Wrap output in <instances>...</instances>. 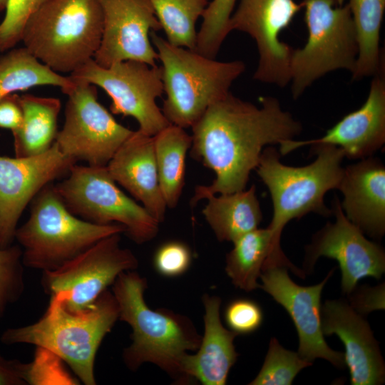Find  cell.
<instances>
[{"label":"cell","instance_id":"1","mask_svg":"<svg viewBox=\"0 0 385 385\" xmlns=\"http://www.w3.org/2000/svg\"><path fill=\"white\" fill-rule=\"evenodd\" d=\"M258 107L230 92L191 127V156L215 174L210 185L195 188L191 206L210 195L245 190L264 148L301 133V123L277 98L262 97Z\"/></svg>","mask_w":385,"mask_h":385},{"label":"cell","instance_id":"2","mask_svg":"<svg viewBox=\"0 0 385 385\" xmlns=\"http://www.w3.org/2000/svg\"><path fill=\"white\" fill-rule=\"evenodd\" d=\"M147 287V279L135 270L121 273L113 284L119 319L132 329V342L123 349V361L131 371L153 364L176 382L186 384L183 361L197 349L202 336L188 317L150 308L144 298Z\"/></svg>","mask_w":385,"mask_h":385},{"label":"cell","instance_id":"3","mask_svg":"<svg viewBox=\"0 0 385 385\" xmlns=\"http://www.w3.org/2000/svg\"><path fill=\"white\" fill-rule=\"evenodd\" d=\"M118 319V304L108 289L90 307L78 311L67 309L59 297L51 296L41 319L6 329L0 340L6 345L28 344L45 350L65 362L84 384L94 385L98 349Z\"/></svg>","mask_w":385,"mask_h":385},{"label":"cell","instance_id":"4","mask_svg":"<svg viewBox=\"0 0 385 385\" xmlns=\"http://www.w3.org/2000/svg\"><path fill=\"white\" fill-rule=\"evenodd\" d=\"M316 159L309 165L293 167L283 164L275 148L267 146L261 154L257 173L271 195L273 214L268 225L272 237V264L291 270L295 266L280 247L282 232L292 220L315 212L333 215L324 201L326 193L337 189L344 168V154L339 148L329 145H311Z\"/></svg>","mask_w":385,"mask_h":385},{"label":"cell","instance_id":"5","mask_svg":"<svg viewBox=\"0 0 385 385\" xmlns=\"http://www.w3.org/2000/svg\"><path fill=\"white\" fill-rule=\"evenodd\" d=\"M150 37L162 64L166 98L161 111L170 124L183 128L192 127L212 104L228 94L245 71L242 61H218L173 46L154 31Z\"/></svg>","mask_w":385,"mask_h":385},{"label":"cell","instance_id":"6","mask_svg":"<svg viewBox=\"0 0 385 385\" xmlns=\"http://www.w3.org/2000/svg\"><path fill=\"white\" fill-rule=\"evenodd\" d=\"M102 31L98 0H53L29 17L21 41L53 71L71 73L93 59Z\"/></svg>","mask_w":385,"mask_h":385},{"label":"cell","instance_id":"7","mask_svg":"<svg viewBox=\"0 0 385 385\" xmlns=\"http://www.w3.org/2000/svg\"><path fill=\"white\" fill-rule=\"evenodd\" d=\"M53 184L34 197L27 221L15 234L24 267L42 272L58 269L106 237L125 232L121 225H97L71 213Z\"/></svg>","mask_w":385,"mask_h":385},{"label":"cell","instance_id":"8","mask_svg":"<svg viewBox=\"0 0 385 385\" xmlns=\"http://www.w3.org/2000/svg\"><path fill=\"white\" fill-rule=\"evenodd\" d=\"M307 41L294 49L289 64L291 93L301 96L314 82L332 71L353 72L358 56L355 26L344 0H303Z\"/></svg>","mask_w":385,"mask_h":385},{"label":"cell","instance_id":"9","mask_svg":"<svg viewBox=\"0 0 385 385\" xmlns=\"http://www.w3.org/2000/svg\"><path fill=\"white\" fill-rule=\"evenodd\" d=\"M54 188L68 210L97 225L119 224L133 241L143 244L158 233L159 222L116 185L106 166L75 164Z\"/></svg>","mask_w":385,"mask_h":385},{"label":"cell","instance_id":"10","mask_svg":"<svg viewBox=\"0 0 385 385\" xmlns=\"http://www.w3.org/2000/svg\"><path fill=\"white\" fill-rule=\"evenodd\" d=\"M161 76L160 67L140 61L103 67L91 59L69 76L102 88L111 99L112 113L135 118L138 130L154 136L170 124L156 103L163 93Z\"/></svg>","mask_w":385,"mask_h":385},{"label":"cell","instance_id":"11","mask_svg":"<svg viewBox=\"0 0 385 385\" xmlns=\"http://www.w3.org/2000/svg\"><path fill=\"white\" fill-rule=\"evenodd\" d=\"M73 80V86L66 93L64 123L55 143L76 163L106 166L134 131L117 122L98 102L96 86Z\"/></svg>","mask_w":385,"mask_h":385},{"label":"cell","instance_id":"12","mask_svg":"<svg viewBox=\"0 0 385 385\" xmlns=\"http://www.w3.org/2000/svg\"><path fill=\"white\" fill-rule=\"evenodd\" d=\"M120 234L103 238L56 270L43 272L44 291L71 311L90 307L121 273L138 266L133 252L120 245Z\"/></svg>","mask_w":385,"mask_h":385},{"label":"cell","instance_id":"13","mask_svg":"<svg viewBox=\"0 0 385 385\" xmlns=\"http://www.w3.org/2000/svg\"><path fill=\"white\" fill-rule=\"evenodd\" d=\"M294 0H240L230 20V31L250 35L255 41L259 61L253 78L283 88L290 81L293 48L279 40V34L302 9Z\"/></svg>","mask_w":385,"mask_h":385},{"label":"cell","instance_id":"14","mask_svg":"<svg viewBox=\"0 0 385 385\" xmlns=\"http://www.w3.org/2000/svg\"><path fill=\"white\" fill-rule=\"evenodd\" d=\"M332 212L335 222L327 223L305 248L303 272L305 274L312 272L321 257L334 259L341 270L342 292L350 294L360 279L381 277L385 272V252L346 218L337 196Z\"/></svg>","mask_w":385,"mask_h":385},{"label":"cell","instance_id":"15","mask_svg":"<svg viewBox=\"0 0 385 385\" xmlns=\"http://www.w3.org/2000/svg\"><path fill=\"white\" fill-rule=\"evenodd\" d=\"M76 163L55 142L38 155L0 156V248L13 245L18 222L38 192L66 177Z\"/></svg>","mask_w":385,"mask_h":385},{"label":"cell","instance_id":"16","mask_svg":"<svg viewBox=\"0 0 385 385\" xmlns=\"http://www.w3.org/2000/svg\"><path fill=\"white\" fill-rule=\"evenodd\" d=\"M287 268L275 267L262 272L260 287L290 316L299 337L297 353L307 361L321 358L337 368L345 366L344 352L331 349L324 339L321 321V295L332 269L319 284L301 286L293 282Z\"/></svg>","mask_w":385,"mask_h":385},{"label":"cell","instance_id":"17","mask_svg":"<svg viewBox=\"0 0 385 385\" xmlns=\"http://www.w3.org/2000/svg\"><path fill=\"white\" fill-rule=\"evenodd\" d=\"M103 31L93 60L108 67L125 61L155 66L158 56L150 34L162 29L150 0H98Z\"/></svg>","mask_w":385,"mask_h":385},{"label":"cell","instance_id":"18","mask_svg":"<svg viewBox=\"0 0 385 385\" xmlns=\"http://www.w3.org/2000/svg\"><path fill=\"white\" fill-rule=\"evenodd\" d=\"M385 65L373 76L368 97L357 110L343 117L321 138L280 143L282 155L305 145L339 148L350 159L371 156L385 143Z\"/></svg>","mask_w":385,"mask_h":385},{"label":"cell","instance_id":"19","mask_svg":"<svg viewBox=\"0 0 385 385\" xmlns=\"http://www.w3.org/2000/svg\"><path fill=\"white\" fill-rule=\"evenodd\" d=\"M324 336L336 334L344 345L345 363L352 385H379L385 380V364L368 322L342 299L327 300L321 307Z\"/></svg>","mask_w":385,"mask_h":385},{"label":"cell","instance_id":"20","mask_svg":"<svg viewBox=\"0 0 385 385\" xmlns=\"http://www.w3.org/2000/svg\"><path fill=\"white\" fill-rule=\"evenodd\" d=\"M346 218L364 234L380 239L385 232V167L371 156L344 168L338 188Z\"/></svg>","mask_w":385,"mask_h":385},{"label":"cell","instance_id":"21","mask_svg":"<svg viewBox=\"0 0 385 385\" xmlns=\"http://www.w3.org/2000/svg\"><path fill=\"white\" fill-rule=\"evenodd\" d=\"M106 167L115 183L140 201L153 217L159 223L164 221L168 207L160 185L153 136L134 131Z\"/></svg>","mask_w":385,"mask_h":385},{"label":"cell","instance_id":"22","mask_svg":"<svg viewBox=\"0 0 385 385\" xmlns=\"http://www.w3.org/2000/svg\"><path fill=\"white\" fill-rule=\"evenodd\" d=\"M204 334L195 354H188L183 361L186 384L225 385L238 354L234 339L237 334L226 329L220 315L221 299L215 295L202 297Z\"/></svg>","mask_w":385,"mask_h":385},{"label":"cell","instance_id":"23","mask_svg":"<svg viewBox=\"0 0 385 385\" xmlns=\"http://www.w3.org/2000/svg\"><path fill=\"white\" fill-rule=\"evenodd\" d=\"M204 217L219 241L235 242L257 228L262 219L256 187L232 193L210 195Z\"/></svg>","mask_w":385,"mask_h":385},{"label":"cell","instance_id":"24","mask_svg":"<svg viewBox=\"0 0 385 385\" xmlns=\"http://www.w3.org/2000/svg\"><path fill=\"white\" fill-rule=\"evenodd\" d=\"M23 112L21 126L12 131L15 156L26 158L48 150L58 134V118L61 108L57 98L31 94L20 96Z\"/></svg>","mask_w":385,"mask_h":385},{"label":"cell","instance_id":"25","mask_svg":"<svg viewBox=\"0 0 385 385\" xmlns=\"http://www.w3.org/2000/svg\"><path fill=\"white\" fill-rule=\"evenodd\" d=\"M154 151L161 191L167 207L177 206L185 185V159L192 136L170 124L153 136Z\"/></svg>","mask_w":385,"mask_h":385},{"label":"cell","instance_id":"26","mask_svg":"<svg viewBox=\"0 0 385 385\" xmlns=\"http://www.w3.org/2000/svg\"><path fill=\"white\" fill-rule=\"evenodd\" d=\"M227 254L225 272L232 284L245 292L260 287L262 272L271 266L272 237L268 227L257 228L233 242Z\"/></svg>","mask_w":385,"mask_h":385},{"label":"cell","instance_id":"27","mask_svg":"<svg viewBox=\"0 0 385 385\" xmlns=\"http://www.w3.org/2000/svg\"><path fill=\"white\" fill-rule=\"evenodd\" d=\"M74 85L36 59L25 48H11L0 57V99L16 91L38 86H52L66 94Z\"/></svg>","mask_w":385,"mask_h":385},{"label":"cell","instance_id":"28","mask_svg":"<svg viewBox=\"0 0 385 385\" xmlns=\"http://www.w3.org/2000/svg\"><path fill=\"white\" fill-rule=\"evenodd\" d=\"M358 43V56L351 73L359 81L375 75L384 65L379 48V34L385 11V0H349Z\"/></svg>","mask_w":385,"mask_h":385},{"label":"cell","instance_id":"29","mask_svg":"<svg viewBox=\"0 0 385 385\" xmlns=\"http://www.w3.org/2000/svg\"><path fill=\"white\" fill-rule=\"evenodd\" d=\"M170 44L195 50L196 22L202 17L208 0H150Z\"/></svg>","mask_w":385,"mask_h":385},{"label":"cell","instance_id":"30","mask_svg":"<svg viewBox=\"0 0 385 385\" xmlns=\"http://www.w3.org/2000/svg\"><path fill=\"white\" fill-rule=\"evenodd\" d=\"M237 0H212L202 16L197 34L195 51L215 58L222 42L230 32V20Z\"/></svg>","mask_w":385,"mask_h":385},{"label":"cell","instance_id":"31","mask_svg":"<svg viewBox=\"0 0 385 385\" xmlns=\"http://www.w3.org/2000/svg\"><path fill=\"white\" fill-rule=\"evenodd\" d=\"M312 363L297 352L284 349L274 337L271 338L261 369L250 385H290L297 374Z\"/></svg>","mask_w":385,"mask_h":385},{"label":"cell","instance_id":"32","mask_svg":"<svg viewBox=\"0 0 385 385\" xmlns=\"http://www.w3.org/2000/svg\"><path fill=\"white\" fill-rule=\"evenodd\" d=\"M24 267L19 245L0 248V319L24 291Z\"/></svg>","mask_w":385,"mask_h":385},{"label":"cell","instance_id":"33","mask_svg":"<svg viewBox=\"0 0 385 385\" xmlns=\"http://www.w3.org/2000/svg\"><path fill=\"white\" fill-rule=\"evenodd\" d=\"M53 0H9L4 19L0 23V52L13 48L21 41L29 17Z\"/></svg>","mask_w":385,"mask_h":385},{"label":"cell","instance_id":"34","mask_svg":"<svg viewBox=\"0 0 385 385\" xmlns=\"http://www.w3.org/2000/svg\"><path fill=\"white\" fill-rule=\"evenodd\" d=\"M192 252L185 243L173 240L162 244L153 256V266L156 272L164 277H175L182 275L192 262Z\"/></svg>","mask_w":385,"mask_h":385},{"label":"cell","instance_id":"35","mask_svg":"<svg viewBox=\"0 0 385 385\" xmlns=\"http://www.w3.org/2000/svg\"><path fill=\"white\" fill-rule=\"evenodd\" d=\"M225 319L230 329L238 334L255 332L263 322V312L255 302L237 299L228 304L225 311Z\"/></svg>","mask_w":385,"mask_h":385},{"label":"cell","instance_id":"36","mask_svg":"<svg viewBox=\"0 0 385 385\" xmlns=\"http://www.w3.org/2000/svg\"><path fill=\"white\" fill-rule=\"evenodd\" d=\"M22 119L20 96L15 93L0 99V128L12 132L21 126Z\"/></svg>","mask_w":385,"mask_h":385},{"label":"cell","instance_id":"37","mask_svg":"<svg viewBox=\"0 0 385 385\" xmlns=\"http://www.w3.org/2000/svg\"><path fill=\"white\" fill-rule=\"evenodd\" d=\"M27 364L7 359L0 353V385H25Z\"/></svg>","mask_w":385,"mask_h":385},{"label":"cell","instance_id":"38","mask_svg":"<svg viewBox=\"0 0 385 385\" xmlns=\"http://www.w3.org/2000/svg\"><path fill=\"white\" fill-rule=\"evenodd\" d=\"M9 0H0V12L6 9Z\"/></svg>","mask_w":385,"mask_h":385}]
</instances>
